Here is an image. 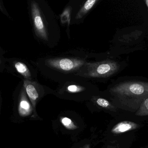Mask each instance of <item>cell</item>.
Here are the masks:
<instances>
[{
  "label": "cell",
  "instance_id": "1",
  "mask_svg": "<svg viewBox=\"0 0 148 148\" xmlns=\"http://www.w3.org/2000/svg\"><path fill=\"white\" fill-rule=\"evenodd\" d=\"M47 64L60 71L69 72L77 70L84 64V62L77 59L57 58L49 60Z\"/></svg>",
  "mask_w": 148,
  "mask_h": 148
},
{
  "label": "cell",
  "instance_id": "2",
  "mask_svg": "<svg viewBox=\"0 0 148 148\" xmlns=\"http://www.w3.org/2000/svg\"><path fill=\"white\" fill-rule=\"evenodd\" d=\"M32 12L34 28L37 34L43 39L47 40V34L40 15V11L37 3L34 1L32 3Z\"/></svg>",
  "mask_w": 148,
  "mask_h": 148
},
{
  "label": "cell",
  "instance_id": "3",
  "mask_svg": "<svg viewBox=\"0 0 148 148\" xmlns=\"http://www.w3.org/2000/svg\"><path fill=\"white\" fill-rule=\"evenodd\" d=\"M24 87L26 91L32 102L33 107L34 115H36V104L37 100L39 98V92L37 87V84L35 82L28 80H24Z\"/></svg>",
  "mask_w": 148,
  "mask_h": 148
},
{
  "label": "cell",
  "instance_id": "4",
  "mask_svg": "<svg viewBox=\"0 0 148 148\" xmlns=\"http://www.w3.org/2000/svg\"><path fill=\"white\" fill-rule=\"evenodd\" d=\"M138 126V125L134 122L123 121L115 125L112 129L111 132L114 134H122L135 130Z\"/></svg>",
  "mask_w": 148,
  "mask_h": 148
},
{
  "label": "cell",
  "instance_id": "5",
  "mask_svg": "<svg viewBox=\"0 0 148 148\" xmlns=\"http://www.w3.org/2000/svg\"><path fill=\"white\" fill-rule=\"evenodd\" d=\"M32 110L26 96L25 92L24 91H22L19 105L18 111L20 115L23 117L29 116L32 113Z\"/></svg>",
  "mask_w": 148,
  "mask_h": 148
},
{
  "label": "cell",
  "instance_id": "6",
  "mask_svg": "<svg viewBox=\"0 0 148 148\" xmlns=\"http://www.w3.org/2000/svg\"><path fill=\"white\" fill-rule=\"evenodd\" d=\"M97 0H88L85 3L83 7L78 13L76 19H79L82 18L92 8L94 4L97 2Z\"/></svg>",
  "mask_w": 148,
  "mask_h": 148
},
{
  "label": "cell",
  "instance_id": "7",
  "mask_svg": "<svg viewBox=\"0 0 148 148\" xmlns=\"http://www.w3.org/2000/svg\"><path fill=\"white\" fill-rule=\"evenodd\" d=\"M146 91L145 87L142 85L138 84H134L131 85L129 87L128 92L130 94L141 95Z\"/></svg>",
  "mask_w": 148,
  "mask_h": 148
},
{
  "label": "cell",
  "instance_id": "8",
  "mask_svg": "<svg viewBox=\"0 0 148 148\" xmlns=\"http://www.w3.org/2000/svg\"><path fill=\"white\" fill-rule=\"evenodd\" d=\"M15 67L18 72L28 79H31V73L25 64L22 62H18L15 64Z\"/></svg>",
  "mask_w": 148,
  "mask_h": 148
},
{
  "label": "cell",
  "instance_id": "9",
  "mask_svg": "<svg viewBox=\"0 0 148 148\" xmlns=\"http://www.w3.org/2000/svg\"><path fill=\"white\" fill-rule=\"evenodd\" d=\"M138 116H146L148 115V98L146 99L140 106L139 109L136 112Z\"/></svg>",
  "mask_w": 148,
  "mask_h": 148
},
{
  "label": "cell",
  "instance_id": "10",
  "mask_svg": "<svg viewBox=\"0 0 148 148\" xmlns=\"http://www.w3.org/2000/svg\"><path fill=\"white\" fill-rule=\"evenodd\" d=\"M61 122L62 124L69 130H75L77 128V126L70 119L67 117L62 118Z\"/></svg>",
  "mask_w": 148,
  "mask_h": 148
},
{
  "label": "cell",
  "instance_id": "11",
  "mask_svg": "<svg viewBox=\"0 0 148 148\" xmlns=\"http://www.w3.org/2000/svg\"><path fill=\"white\" fill-rule=\"evenodd\" d=\"M96 103L99 106L108 109H113V107L106 99L103 98H98L96 100Z\"/></svg>",
  "mask_w": 148,
  "mask_h": 148
},
{
  "label": "cell",
  "instance_id": "12",
  "mask_svg": "<svg viewBox=\"0 0 148 148\" xmlns=\"http://www.w3.org/2000/svg\"><path fill=\"white\" fill-rule=\"evenodd\" d=\"M110 70V66L108 64H102L97 68V72L99 74H103L108 73Z\"/></svg>",
  "mask_w": 148,
  "mask_h": 148
},
{
  "label": "cell",
  "instance_id": "13",
  "mask_svg": "<svg viewBox=\"0 0 148 148\" xmlns=\"http://www.w3.org/2000/svg\"><path fill=\"white\" fill-rule=\"evenodd\" d=\"M67 90L71 92H77L82 91L84 90V88L81 86H78L75 85H72L69 86L67 88Z\"/></svg>",
  "mask_w": 148,
  "mask_h": 148
},
{
  "label": "cell",
  "instance_id": "14",
  "mask_svg": "<svg viewBox=\"0 0 148 148\" xmlns=\"http://www.w3.org/2000/svg\"><path fill=\"white\" fill-rule=\"evenodd\" d=\"M80 148H90V145L89 144H86Z\"/></svg>",
  "mask_w": 148,
  "mask_h": 148
},
{
  "label": "cell",
  "instance_id": "15",
  "mask_svg": "<svg viewBox=\"0 0 148 148\" xmlns=\"http://www.w3.org/2000/svg\"><path fill=\"white\" fill-rule=\"evenodd\" d=\"M145 2H146V5H147V7H148V0L146 1H145Z\"/></svg>",
  "mask_w": 148,
  "mask_h": 148
}]
</instances>
